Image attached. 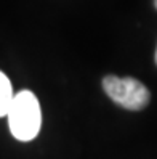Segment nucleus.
<instances>
[{
  "instance_id": "2",
  "label": "nucleus",
  "mask_w": 157,
  "mask_h": 159,
  "mask_svg": "<svg viewBox=\"0 0 157 159\" xmlns=\"http://www.w3.org/2000/svg\"><path fill=\"white\" fill-rule=\"evenodd\" d=\"M103 89L116 105L130 111H140L149 103V90L133 77L106 76Z\"/></svg>"
},
{
  "instance_id": "5",
  "label": "nucleus",
  "mask_w": 157,
  "mask_h": 159,
  "mask_svg": "<svg viewBox=\"0 0 157 159\" xmlns=\"http://www.w3.org/2000/svg\"><path fill=\"white\" fill-rule=\"evenodd\" d=\"M154 5H155V8H157V0H154Z\"/></svg>"
},
{
  "instance_id": "1",
  "label": "nucleus",
  "mask_w": 157,
  "mask_h": 159,
  "mask_svg": "<svg viewBox=\"0 0 157 159\" xmlns=\"http://www.w3.org/2000/svg\"><path fill=\"white\" fill-rule=\"evenodd\" d=\"M7 117L13 137L20 142H31L37 137L42 125L39 100L29 90L18 92L13 97Z\"/></svg>"
},
{
  "instance_id": "4",
  "label": "nucleus",
  "mask_w": 157,
  "mask_h": 159,
  "mask_svg": "<svg viewBox=\"0 0 157 159\" xmlns=\"http://www.w3.org/2000/svg\"><path fill=\"white\" fill-rule=\"evenodd\" d=\"M155 64H157V50H155Z\"/></svg>"
},
{
  "instance_id": "3",
  "label": "nucleus",
  "mask_w": 157,
  "mask_h": 159,
  "mask_svg": "<svg viewBox=\"0 0 157 159\" xmlns=\"http://www.w3.org/2000/svg\"><path fill=\"white\" fill-rule=\"evenodd\" d=\"M13 89H11V84L8 80V77L0 71V117H5L8 109H10V105L13 101Z\"/></svg>"
}]
</instances>
